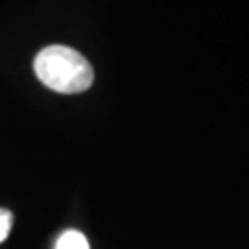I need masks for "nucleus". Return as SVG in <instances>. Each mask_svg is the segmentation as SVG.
<instances>
[{
    "instance_id": "1",
    "label": "nucleus",
    "mask_w": 249,
    "mask_h": 249,
    "mask_svg": "<svg viewBox=\"0 0 249 249\" xmlns=\"http://www.w3.org/2000/svg\"><path fill=\"white\" fill-rule=\"evenodd\" d=\"M36 74L48 89L63 94H78L94 81L90 63L78 50L63 45L43 48L36 57Z\"/></svg>"
},
{
    "instance_id": "2",
    "label": "nucleus",
    "mask_w": 249,
    "mask_h": 249,
    "mask_svg": "<svg viewBox=\"0 0 249 249\" xmlns=\"http://www.w3.org/2000/svg\"><path fill=\"white\" fill-rule=\"evenodd\" d=\"M55 249H90V248H89V240L85 238L83 232L69 229V231H65L57 238Z\"/></svg>"
},
{
    "instance_id": "3",
    "label": "nucleus",
    "mask_w": 249,
    "mask_h": 249,
    "mask_svg": "<svg viewBox=\"0 0 249 249\" xmlns=\"http://www.w3.org/2000/svg\"><path fill=\"white\" fill-rule=\"evenodd\" d=\"M11 223H13V216L11 213L0 209V242H4L8 238L9 229H11Z\"/></svg>"
}]
</instances>
